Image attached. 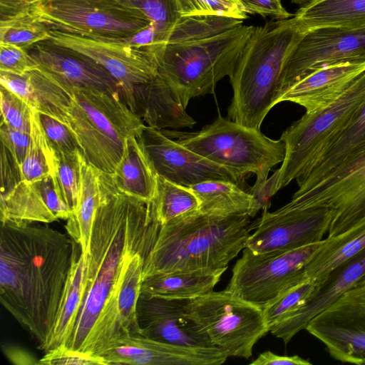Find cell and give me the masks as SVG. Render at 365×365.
Instances as JSON below:
<instances>
[{"label": "cell", "mask_w": 365, "mask_h": 365, "mask_svg": "<svg viewBox=\"0 0 365 365\" xmlns=\"http://www.w3.org/2000/svg\"><path fill=\"white\" fill-rule=\"evenodd\" d=\"M74 243L46 223L1 222L0 302L40 350L55 321Z\"/></svg>", "instance_id": "1"}, {"label": "cell", "mask_w": 365, "mask_h": 365, "mask_svg": "<svg viewBox=\"0 0 365 365\" xmlns=\"http://www.w3.org/2000/svg\"><path fill=\"white\" fill-rule=\"evenodd\" d=\"M159 228L152 202L123 194L115 186L107 192L95 215L86 256L85 296L68 348L91 354L98 326L129 262L150 250Z\"/></svg>", "instance_id": "2"}, {"label": "cell", "mask_w": 365, "mask_h": 365, "mask_svg": "<svg viewBox=\"0 0 365 365\" xmlns=\"http://www.w3.org/2000/svg\"><path fill=\"white\" fill-rule=\"evenodd\" d=\"M44 72L34 81L40 111L67 125L86 160L112 174L126 139L138 137L145 124L118 96L72 86Z\"/></svg>", "instance_id": "3"}, {"label": "cell", "mask_w": 365, "mask_h": 365, "mask_svg": "<svg viewBox=\"0 0 365 365\" xmlns=\"http://www.w3.org/2000/svg\"><path fill=\"white\" fill-rule=\"evenodd\" d=\"M247 214L230 216L197 211L160 225L147 255L143 280L178 271L227 269L254 230Z\"/></svg>", "instance_id": "4"}, {"label": "cell", "mask_w": 365, "mask_h": 365, "mask_svg": "<svg viewBox=\"0 0 365 365\" xmlns=\"http://www.w3.org/2000/svg\"><path fill=\"white\" fill-rule=\"evenodd\" d=\"M308 31L294 15L255 27L230 78L233 96L228 119L260 129L267 114L279 103L285 66Z\"/></svg>", "instance_id": "5"}, {"label": "cell", "mask_w": 365, "mask_h": 365, "mask_svg": "<svg viewBox=\"0 0 365 365\" xmlns=\"http://www.w3.org/2000/svg\"><path fill=\"white\" fill-rule=\"evenodd\" d=\"M255 27L240 24L209 37L155 49L159 72L185 109L192 98L213 93L219 81L232 76Z\"/></svg>", "instance_id": "6"}, {"label": "cell", "mask_w": 365, "mask_h": 365, "mask_svg": "<svg viewBox=\"0 0 365 365\" xmlns=\"http://www.w3.org/2000/svg\"><path fill=\"white\" fill-rule=\"evenodd\" d=\"M161 131L242 178L252 173L256 179H267L271 169L282 163L285 157V143L281 138L271 139L260 129L247 127L220 115L198 131Z\"/></svg>", "instance_id": "7"}, {"label": "cell", "mask_w": 365, "mask_h": 365, "mask_svg": "<svg viewBox=\"0 0 365 365\" xmlns=\"http://www.w3.org/2000/svg\"><path fill=\"white\" fill-rule=\"evenodd\" d=\"M186 310L211 344L229 356L249 359L255 344L269 331L262 308L227 289L188 300Z\"/></svg>", "instance_id": "8"}, {"label": "cell", "mask_w": 365, "mask_h": 365, "mask_svg": "<svg viewBox=\"0 0 365 365\" xmlns=\"http://www.w3.org/2000/svg\"><path fill=\"white\" fill-rule=\"evenodd\" d=\"M31 10L49 29L103 39L128 38L152 24L123 0H36Z\"/></svg>", "instance_id": "9"}, {"label": "cell", "mask_w": 365, "mask_h": 365, "mask_svg": "<svg viewBox=\"0 0 365 365\" xmlns=\"http://www.w3.org/2000/svg\"><path fill=\"white\" fill-rule=\"evenodd\" d=\"M365 99V71L327 108L304 115L294 122L280 138L286 147L277 190L288 185L304 171L314 155L347 124Z\"/></svg>", "instance_id": "10"}, {"label": "cell", "mask_w": 365, "mask_h": 365, "mask_svg": "<svg viewBox=\"0 0 365 365\" xmlns=\"http://www.w3.org/2000/svg\"><path fill=\"white\" fill-rule=\"evenodd\" d=\"M322 242L265 253L245 247L225 289L263 309L283 291L309 278L306 264Z\"/></svg>", "instance_id": "11"}, {"label": "cell", "mask_w": 365, "mask_h": 365, "mask_svg": "<svg viewBox=\"0 0 365 365\" xmlns=\"http://www.w3.org/2000/svg\"><path fill=\"white\" fill-rule=\"evenodd\" d=\"M288 204L331 209L328 237L356 223L365 215V145L321 178L299 186Z\"/></svg>", "instance_id": "12"}, {"label": "cell", "mask_w": 365, "mask_h": 365, "mask_svg": "<svg viewBox=\"0 0 365 365\" xmlns=\"http://www.w3.org/2000/svg\"><path fill=\"white\" fill-rule=\"evenodd\" d=\"M48 34L49 40L81 53L104 67L122 86L127 106L137 87L160 74L155 54L149 48L124 39L93 38L56 29H49Z\"/></svg>", "instance_id": "13"}, {"label": "cell", "mask_w": 365, "mask_h": 365, "mask_svg": "<svg viewBox=\"0 0 365 365\" xmlns=\"http://www.w3.org/2000/svg\"><path fill=\"white\" fill-rule=\"evenodd\" d=\"M305 329L334 359L365 365V282L344 292Z\"/></svg>", "instance_id": "14"}, {"label": "cell", "mask_w": 365, "mask_h": 365, "mask_svg": "<svg viewBox=\"0 0 365 365\" xmlns=\"http://www.w3.org/2000/svg\"><path fill=\"white\" fill-rule=\"evenodd\" d=\"M334 216L328 207H294L285 205L256 220L245 247L255 253L282 252L320 242Z\"/></svg>", "instance_id": "15"}, {"label": "cell", "mask_w": 365, "mask_h": 365, "mask_svg": "<svg viewBox=\"0 0 365 365\" xmlns=\"http://www.w3.org/2000/svg\"><path fill=\"white\" fill-rule=\"evenodd\" d=\"M155 173L185 187L210 180H227L242 187V178L189 150L159 129L145 125L137 137Z\"/></svg>", "instance_id": "16"}, {"label": "cell", "mask_w": 365, "mask_h": 365, "mask_svg": "<svg viewBox=\"0 0 365 365\" xmlns=\"http://www.w3.org/2000/svg\"><path fill=\"white\" fill-rule=\"evenodd\" d=\"M346 60L365 61V26L321 27L309 30L282 72L280 96L294 83L312 71Z\"/></svg>", "instance_id": "17"}, {"label": "cell", "mask_w": 365, "mask_h": 365, "mask_svg": "<svg viewBox=\"0 0 365 365\" xmlns=\"http://www.w3.org/2000/svg\"><path fill=\"white\" fill-rule=\"evenodd\" d=\"M149 251L137 253L129 262L98 326L91 349L93 355L100 356L121 340L131 335H140L137 305L144 262Z\"/></svg>", "instance_id": "18"}, {"label": "cell", "mask_w": 365, "mask_h": 365, "mask_svg": "<svg viewBox=\"0 0 365 365\" xmlns=\"http://www.w3.org/2000/svg\"><path fill=\"white\" fill-rule=\"evenodd\" d=\"M110 364L220 365L229 357L220 348H192L131 335L100 355Z\"/></svg>", "instance_id": "19"}, {"label": "cell", "mask_w": 365, "mask_h": 365, "mask_svg": "<svg viewBox=\"0 0 365 365\" xmlns=\"http://www.w3.org/2000/svg\"><path fill=\"white\" fill-rule=\"evenodd\" d=\"M187 301L140 295L137 305L140 335L186 347H213L205 333L187 315Z\"/></svg>", "instance_id": "20"}, {"label": "cell", "mask_w": 365, "mask_h": 365, "mask_svg": "<svg viewBox=\"0 0 365 365\" xmlns=\"http://www.w3.org/2000/svg\"><path fill=\"white\" fill-rule=\"evenodd\" d=\"M26 50L38 64V68L56 78L72 86L109 92L124 102L123 88L118 81L90 57L49 39Z\"/></svg>", "instance_id": "21"}, {"label": "cell", "mask_w": 365, "mask_h": 365, "mask_svg": "<svg viewBox=\"0 0 365 365\" xmlns=\"http://www.w3.org/2000/svg\"><path fill=\"white\" fill-rule=\"evenodd\" d=\"M365 282V249L341 263L319 282L312 294L294 312L289 314L269 331L287 344L309 322L350 289Z\"/></svg>", "instance_id": "22"}, {"label": "cell", "mask_w": 365, "mask_h": 365, "mask_svg": "<svg viewBox=\"0 0 365 365\" xmlns=\"http://www.w3.org/2000/svg\"><path fill=\"white\" fill-rule=\"evenodd\" d=\"M71 215L56 174L33 182L21 180L1 195V222L48 224L59 219L67 220Z\"/></svg>", "instance_id": "23"}, {"label": "cell", "mask_w": 365, "mask_h": 365, "mask_svg": "<svg viewBox=\"0 0 365 365\" xmlns=\"http://www.w3.org/2000/svg\"><path fill=\"white\" fill-rule=\"evenodd\" d=\"M364 71L365 61L346 60L322 66L289 86L279 103L292 102L302 106L306 113H314L339 98Z\"/></svg>", "instance_id": "24"}, {"label": "cell", "mask_w": 365, "mask_h": 365, "mask_svg": "<svg viewBox=\"0 0 365 365\" xmlns=\"http://www.w3.org/2000/svg\"><path fill=\"white\" fill-rule=\"evenodd\" d=\"M114 186L111 173L98 169L83 158L77 209L67 220L65 228L85 256L89 252L96 212L107 192Z\"/></svg>", "instance_id": "25"}, {"label": "cell", "mask_w": 365, "mask_h": 365, "mask_svg": "<svg viewBox=\"0 0 365 365\" xmlns=\"http://www.w3.org/2000/svg\"><path fill=\"white\" fill-rule=\"evenodd\" d=\"M86 257L75 242L70 271L59 302L55 321L46 344V352L61 346H68L76 326L86 292Z\"/></svg>", "instance_id": "26"}, {"label": "cell", "mask_w": 365, "mask_h": 365, "mask_svg": "<svg viewBox=\"0 0 365 365\" xmlns=\"http://www.w3.org/2000/svg\"><path fill=\"white\" fill-rule=\"evenodd\" d=\"M364 145L365 99L343 129L322 148L295 180L298 187L321 178Z\"/></svg>", "instance_id": "27"}, {"label": "cell", "mask_w": 365, "mask_h": 365, "mask_svg": "<svg viewBox=\"0 0 365 365\" xmlns=\"http://www.w3.org/2000/svg\"><path fill=\"white\" fill-rule=\"evenodd\" d=\"M225 271H178L153 274L143 280L140 296L191 300L212 292Z\"/></svg>", "instance_id": "28"}, {"label": "cell", "mask_w": 365, "mask_h": 365, "mask_svg": "<svg viewBox=\"0 0 365 365\" xmlns=\"http://www.w3.org/2000/svg\"><path fill=\"white\" fill-rule=\"evenodd\" d=\"M111 175L119 192L153 202L157 175L137 137L126 139L122 157Z\"/></svg>", "instance_id": "29"}, {"label": "cell", "mask_w": 365, "mask_h": 365, "mask_svg": "<svg viewBox=\"0 0 365 365\" xmlns=\"http://www.w3.org/2000/svg\"><path fill=\"white\" fill-rule=\"evenodd\" d=\"M365 249V215L349 229L323 240L305 267L307 276L321 282L333 269Z\"/></svg>", "instance_id": "30"}, {"label": "cell", "mask_w": 365, "mask_h": 365, "mask_svg": "<svg viewBox=\"0 0 365 365\" xmlns=\"http://www.w3.org/2000/svg\"><path fill=\"white\" fill-rule=\"evenodd\" d=\"M308 30L365 26V0H314L294 14Z\"/></svg>", "instance_id": "31"}, {"label": "cell", "mask_w": 365, "mask_h": 365, "mask_svg": "<svg viewBox=\"0 0 365 365\" xmlns=\"http://www.w3.org/2000/svg\"><path fill=\"white\" fill-rule=\"evenodd\" d=\"M190 188L200 202L199 211L206 215L230 216L247 214L250 207L251 195L231 181H205Z\"/></svg>", "instance_id": "32"}, {"label": "cell", "mask_w": 365, "mask_h": 365, "mask_svg": "<svg viewBox=\"0 0 365 365\" xmlns=\"http://www.w3.org/2000/svg\"><path fill=\"white\" fill-rule=\"evenodd\" d=\"M152 207L155 220L163 225L199 211L200 202L190 187L178 185L157 175L156 191Z\"/></svg>", "instance_id": "33"}, {"label": "cell", "mask_w": 365, "mask_h": 365, "mask_svg": "<svg viewBox=\"0 0 365 365\" xmlns=\"http://www.w3.org/2000/svg\"><path fill=\"white\" fill-rule=\"evenodd\" d=\"M30 134V144L21 167V180L25 182H33L56 174V155L46 138L35 110L31 113Z\"/></svg>", "instance_id": "34"}, {"label": "cell", "mask_w": 365, "mask_h": 365, "mask_svg": "<svg viewBox=\"0 0 365 365\" xmlns=\"http://www.w3.org/2000/svg\"><path fill=\"white\" fill-rule=\"evenodd\" d=\"M48 31V26L33 13L31 7L16 16L0 20V43L25 49L49 39Z\"/></svg>", "instance_id": "35"}, {"label": "cell", "mask_w": 365, "mask_h": 365, "mask_svg": "<svg viewBox=\"0 0 365 365\" xmlns=\"http://www.w3.org/2000/svg\"><path fill=\"white\" fill-rule=\"evenodd\" d=\"M140 11L152 23L161 44L168 43L170 34L184 17L180 0H123Z\"/></svg>", "instance_id": "36"}, {"label": "cell", "mask_w": 365, "mask_h": 365, "mask_svg": "<svg viewBox=\"0 0 365 365\" xmlns=\"http://www.w3.org/2000/svg\"><path fill=\"white\" fill-rule=\"evenodd\" d=\"M56 155V176L63 199L71 211L77 209L80 190L81 165L83 153L81 150L73 152L54 153Z\"/></svg>", "instance_id": "37"}, {"label": "cell", "mask_w": 365, "mask_h": 365, "mask_svg": "<svg viewBox=\"0 0 365 365\" xmlns=\"http://www.w3.org/2000/svg\"><path fill=\"white\" fill-rule=\"evenodd\" d=\"M315 285L309 278L283 291L266 305L263 313L269 329L299 308L312 294Z\"/></svg>", "instance_id": "38"}, {"label": "cell", "mask_w": 365, "mask_h": 365, "mask_svg": "<svg viewBox=\"0 0 365 365\" xmlns=\"http://www.w3.org/2000/svg\"><path fill=\"white\" fill-rule=\"evenodd\" d=\"M183 17L219 16L243 21L247 18L240 0H180Z\"/></svg>", "instance_id": "39"}, {"label": "cell", "mask_w": 365, "mask_h": 365, "mask_svg": "<svg viewBox=\"0 0 365 365\" xmlns=\"http://www.w3.org/2000/svg\"><path fill=\"white\" fill-rule=\"evenodd\" d=\"M0 108L1 123L11 128L30 133L33 109L2 86H0Z\"/></svg>", "instance_id": "40"}, {"label": "cell", "mask_w": 365, "mask_h": 365, "mask_svg": "<svg viewBox=\"0 0 365 365\" xmlns=\"http://www.w3.org/2000/svg\"><path fill=\"white\" fill-rule=\"evenodd\" d=\"M36 112L46 138L54 153L82 150L76 136L67 125L46 113Z\"/></svg>", "instance_id": "41"}, {"label": "cell", "mask_w": 365, "mask_h": 365, "mask_svg": "<svg viewBox=\"0 0 365 365\" xmlns=\"http://www.w3.org/2000/svg\"><path fill=\"white\" fill-rule=\"evenodd\" d=\"M38 68V64L26 49L0 43V71L24 76Z\"/></svg>", "instance_id": "42"}, {"label": "cell", "mask_w": 365, "mask_h": 365, "mask_svg": "<svg viewBox=\"0 0 365 365\" xmlns=\"http://www.w3.org/2000/svg\"><path fill=\"white\" fill-rule=\"evenodd\" d=\"M40 365H108L101 356L61 346L50 349L39 359Z\"/></svg>", "instance_id": "43"}, {"label": "cell", "mask_w": 365, "mask_h": 365, "mask_svg": "<svg viewBox=\"0 0 365 365\" xmlns=\"http://www.w3.org/2000/svg\"><path fill=\"white\" fill-rule=\"evenodd\" d=\"M279 176V169L274 171L267 179H256L253 186L247 191L252 196L248 215L254 217L261 210H267L271 205V197L277 193V185Z\"/></svg>", "instance_id": "44"}, {"label": "cell", "mask_w": 365, "mask_h": 365, "mask_svg": "<svg viewBox=\"0 0 365 365\" xmlns=\"http://www.w3.org/2000/svg\"><path fill=\"white\" fill-rule=\"evenodd\" d=\"M0 139L1 144L9 151L21 170L30 144L31 134L11 128L1 123Z\"/></svg>", "instance_id": "45"}, {"label": "cell", "mask_w": 365, "mask_h": 365, "mask_svg": "<svg viewBox=\"0 0 365 365\" xmlns=\"http://www.w3.org/2000/svg\"><path fill=\"white\" fill-rule=\"evenodd\" d=\"M0 82L1 86L24 100L33 110L36 109V96L26 74L19 76L0 71Z\"/></svg>", "instance_id": "46"}, {"label": "cell", "mask_w": 365, "mask_h": 365, "mask_svg": "<svg viewBox=\"0 0 365 365\" xmlns=\"http://www.w3.org/2000/svg\"><path fill=\"white\" fill-rule=\"evenodd\" d=\"M248 14L271 16L277 20L293 16L282 4V0H240Z\"/></svg>", "instance_id": "47"}, {"label": "cell", "mask_w": 365, "mask_h": 365, "mask_svg": "<svg viewBox=\"0 0 365 365\" xmlns=\"http://www.w3.org/2000/svg\"><path fill=\"white\" fill-rule=\"evenodd\" d=\"M21 180V170L6 148L1 144V195Z\"/></svg>", "instance_id": "48"}, {"label": "cell", "mask_w": 365, "mask_h": 365, "mask_svg": "<svg viewBox=\"0 0 365 365\" xmlns=\"http://www.w3.org/2000/svg\"><path fill=\"white\" fill-rule=\"evenodd\" d=\"M309 360L294 356H279L271 351L261 353L250 365H310Z\"/></svg>", "instance_id": "49"}, {"label": "cell", "mask_w": 365, "mask_h": 365, "mask_svg": "<svg viewBox=\"0 0 365 365\" xmlns=\"http://www.w3.org/2000/svg\"><path fill=\"white\" fill-rule=\"evenodd\" d=\"M36 0H0V20L29 10Z\"/></svg>", "instance_id": "50"}, {"label": "cell", "mask_w": 365, "mask_h": 365, "mask_svg": "<svg viewBox=\"0 0 365 365\" xmlns=\"http://www.w3.org/2000/svg\"><path fill=\"white\" fill-rule=\"evenodd\" d=\"M3 350L8 359L15 364H39V360H37L36 357L23 349L16 346H5Z\"/></svg>", "instance_id": "51"}, {"label": "cell", "mask_w": 365, "mask_h": 365, "mask_svg": "<svg viewBox=\"0 0 365 365\" xmlns=\"http://www.w3.org/2000/svg\"><path fill=\"white\" fill-rule=\"evenodd\" d=\"M289 1L295 4L303 6L307 4H309L310 2H312L314 0H289Z\"/></svg>", "instance_id": "52"}]
</instances>
